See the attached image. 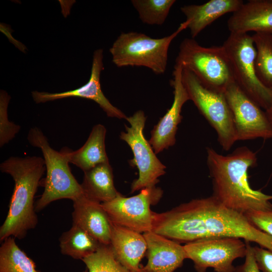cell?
Instances as JSON below:
<instances>
[{
  "label": "cell",
  "mask_w": 272,
  "mask_h": 272,
  "mask_svg": "<svg viewBox=\"0 0 272 272\" xmlns=\"http://www.w3.org/2000/svg\"><path fill=\"white\" fill-rule=\"evenodd\" d=\"M224 94L233 115L237 141L272 138V126L265 111L235 81L228 86Z\"/></svg>",
  "instance_id": "obj_12"
},
{
  "label": "cell",
  "mask_w": 272,
  "mask_h": 272,
  "mask_svg": "<svg viewBox=\"0 0 272 272\" xmlns=\"http://www.w3.org/2000/svg\"><path fill=\"white\" fill-rule=\"evenodd\" d=\"M83 272H88V270L87 269H85L84 271H83Z\"/></svg>",
  "instance_id": "obj_33"
},
{
  "label": "cell",
  "mask_w": 272,
  "mask_h": 272,
  "mask_svg": "<svg viewBox=\"0 0 272 272\" xmlns=\"http://www.w3.org/2000/svg\"><path fill=\"white\" fill-rule=\"evenodd\" d=\"M187 26L185 21L173 33L161 38L136 32L122 33L109 49L112 61L117 67L144 66L156 74H163L166 69L171 42Z\"/></svg>",
  "instance_id": "obj_5"
},
{
  "label": "cell",
  "mask_w": 272,
  "mask_h": 272,
  "mask_svg": "<svg viewBox=\"0 0 272 272\" xmlns=\"http://www.w3.org/2000/svg\"><path fill=\"white\" fill-rule=\"evenodd\" d=\"M245 242L247 246V251L245 256V261L242 265L236 267L234 272H261L255 261L253 247L250 245L249 242Z\"/></svg>",
  "instance_id": "obj_30"
},
{
  "label": "cell",
  "mask_w": 272,
  "mask_h": 272,
  "mask_svg": "<svg viewBox=\"0 0 272 272\" xmlns=\"http://www.w3.org/2000/svg\"><path fill=\"white\" fill-rule=\"evenodd\" d=\"M103 59V49L95 50L91 76L84 85L75 90L59 93L33 91L31 93L33 100L36 103H41L68 97L83 98L96 102L108 117L126 119V115L111 104L101 90L100 80L101 72L104 69Z\"/></svg>",
  "instance_id": "obj_14"
},
{
  "label": "cell",
  "mask_w": 272,
  "mask_h": 272,
  "mask_svg": "<svg viewBox=\"0 0 272 272\" xmlns=\"http://www.w3.org/2000/svg\"><path fill=\"white\" fill-rule=\"evenodd\" d=\"M256 48L255 70L260 81L272 89V35L254 33L252 36Z\"/></svg>",
  "instance_id": "obj_24"
},
{
  "label": "cell",
  "mask_w": 272,
  "mask_h": 272,
  "mask_svg": "<svg viewBox=\"0 0 272 272\" xmlns=\"http://www.w3.org/2000/svg\"><path fill=\"white\" fill-rule=\"evenodd\" d=\"M59 241L61 253L75 259L82 260L102 245L85 230L73 224L61 234Z\"/></svg>",
  "instance_id": "obj_22"
},
{
  "label": "cell",
  "mask_w": 272,
  "mask_h": 272,
  "mask_svg": "<svg viewBox=\"0 0 272 272\" xmlns=\"http://www.w3.org/2000/svg\"><path fill=\"white\" fill-rule=\"evenodd\" d=\"M82 260L88 272H131L116 259L110 245L102 244L96 252Z\"/></svg>",
  "instance_id": "obj_26"
},
{
  "label": "cell",
  "mask_w": 272,
  "mask_h": 272,
  "mask_svg": "<svg viewBox=\"0 0 272 272\" xmlns=\"http://www.w3.org/2000/svg\"><path fill=\"white\" fill-rule=\"evenodd\" d=\"M0 31L3 32L9 39L11 43H13L17 48L24 53L26 52V47L21 42L15 39L12 35L13 30L11 27L4 23L0 24Z\"/></svg>",
  "instance_id": "obj_31"
},
{
  "label": "cell",
  "mask_w": 272,
  "mask_h": 272,
  "mask_svg": "<svg viewBox=\"0 0 272 272\" xmlns=\"http://www.w3.org/2000/svg\"><path fill=\"white\" fill-rule=\"evenodd\" d=\"M182 70L181 64L174 65L173 78L170 81V84L174 89L172 105L151 132L149 142L156 154L168 149L175 144L178 125L182 118L181 114L182 106L190 100L182 82Z\"/></svg>",
  "instance_id": "obj_13"
},
{
  "label": "cell",
  "mask_w": 272,
  "mask_h": 272,
  "mask_svg": "<svg viewBox=\"0 0 272 272\" xmlns=\"http://www.w3.org/2000/svg\"><path fill=\"white\" fill-rule=\"evenodd\" d=\"M143 23L148 25L163 24L176 2L175 0H132Z\"/></svg>",
  "instance_id": "obj_25"
},
{
  "label": "cell",
  "mask_w": 272,
  "mask_h": 272,
  "mask_svg": "<svg viewBox=\"0 0 272 272\" xmlns=\"http://www.w3.org/2000/svg\"><path fill=\"white\" fill-rule=\"evenodd\" d=\"M10 96L5 91L0 92V147H2L12 140L21 127L10 121L8 117V107Z\"/></svg>",
  "instance_id": "obj_27"
},
{
  "label": "cell",
  "mask_w": 272,
  "mask_h": 272,
  "mask_svg": "<svg viewBox=\"0 0 272 272\" xmlns=\"http://www.w3.org/2000/svg\"><path fill=\"white\" fill-rule=\"evenodd\" d=\"M243 3L242 0H211L199 5H185L180 10L186 17L187 28L194 38L220 17L236 12Z\"/></svg>",
  "instance_id": "obj_19"
},
{
  "label": "cell",
  "mask_w": 272,
  "mask_h": 272,
  "mask_svg": "<svg viewBox=\"0 0 272 272\" xmlns=\"http://www.w3.org/2000/svg\"><path fill=\"white\" fill-rule=\"evenodd\" d=\"M271 35H272V34H271Z\"/></svg>",
  "instance_id": "obj_34"
},
{
  "label": "cell",
  "mask_w": 272,
  "mask_h": 272,
  "mask_svg": "<svg viewBox=\"0 0 272 272\" xmlns=\"http://www.w3.org/2000/svg\"><path fill=\"white\" fill-rule=\"evenodd\" d=\"M81 185L86 197L100 203L110 201L120 193L114 186L113 170L109 162L84 172Z\"/></svg>",
  "instance_id": "obj_21"
},
{
  "label": "cell",
  "mask_w": 272,
  "mask_h": 272,
  "mask_svg": "<svg viewBox=\"0 0 272 272\" xmlns=\"http://www.w3.org/2000/svg\"><path fill=\"white\" fill-rule=\"evenodd\" d=\"M182 79L190 100L214 128L222 148L229 150L237 140L233 115L224 93L206 87L184 68Z\"/></svg>",
  "instance_id": "obj_8"
},
{
  "label": "cell",
  "mask_w": 272,
  "mask_h": 272,
  "mask_svg": "<svg viewBox=\"0 0 272 272\" xmlns=\"http://www.w3.org/2000/svg\"><path fill=\"white\" fill-rule=\"evenodd\" d=\"M254 258L260 271L272 272V251L261 247H253Z\"/></svg>",
  "instance_id": "obj_29"
},
{
  "label": "cell",
  "mask_w": 272,
  "mask_h": 272,
  "mask_svg": "<svg viewBox=\"0 0 272 272\" xmlns=\"http://www.w3.org/2000/svg\"><path fill=\"white\" fill-rule=\"evenodd\" d=\"M207 153L213 196L227 207L244 214L251 211L272 210V195L253 189L248 182V169L257 163L254 152L243 146L227 155L210 147Z\"/></svg>",
  "instance_id": "obj_2"
},
{
  "label": "cell",
  "mask_w": 272,
  "mask_h": 272,
  "mask_svg": "<svg viewBox=\"0 0 272 272\" xmlns=\"http://www.w3.org/2000/svg\"><path fill=\"white\" fill-rule=\"evenodd\" d=\"M175 64L192 72L206 87L224 93L234 81L226 52L222 46L204 47L194 38L180 43Z\"/></svg>",
  "instance_id": "obj_6"
},
{
  "label": "cell",
  "mask_w": 272,
  "mask_h": 272,
  "mask_svg": "<svg viewBox=\"0 0 272 272\" xmlns=\"http://www.w3.org/2000/svg\"><path fill=\"white\" fill-rule=\"evenodd\" d=\"M106 133L105 126L97 124L92 128L87 140L80 149L72 151L65 148L69 162L84 172L99 164L108 162L105 145Z\"/></svg>",
  "instance_id": "obj_20"
},
{
  "label": "cell",
  "mask_w": 272,
  "mask_h": 272,
  "mask_svg": "<svg viewBox=\"0 0 272 272\" xmlns=\"http://www.w3.org/2000/svg\"><path fill=\"white\" fill-rule=\"evenodd\" d=\"M110 246L116 259L131 272H144L141 261L146 254V239L140 233L110 222Z\"/></svg>",
  "instance_id": "obj_16"
},
{
  "label": "cell",
  "mask_w": 272,
  "mask_h": 272,
  "mask_svg": "<svg viewBox=\"0 0 272 272\" xmlns=\"http://www.w3.org/2000/svg\"><path fill=\"white\" fill-rule=\"evenodd\" d=\"M147 245L144 272H173L181 267L186 255L180 243L153 231L143 234Z\"/></svg>",
  "instance_id": "obj_15"
},
{
  "label": "cell",
  "mask_w": 272,
  "mask_h": 272,
  "mask_svg": "<svg viewBox=\"0 0 272 272\" xmlns=\"http://www.w3.org/2000/svg\"><path fill=\"white\" fill-rule=\"evenodd\" d=\"M27 140L31 145L41 150L46 171L44 191L35 203L36 212L54 201L61 199L74 201L84 195L81 184L71 172L65 148L59 152L53 149L42 131L36 127L30 129Z\"/></svg>",
  "instance_id": "obj_4"
},
{
  "label": "cell",
  "mask_w": 272,
  "mask_h": 272,
  "mask_svg": "<svg viewBox=\"0 0 272 272\" xmlns=\"http://www.w3.org/2000/svg\"><path fill=\"white\" fill-rule=\"evenodd\" d=\"M244 215L253 226L272 237V210L251 211Z\"/></svg>",
  "instance_id": "obj_28"
},
{
  "label": "cell",
  "mask_w": 272,
  "mask_h": 272,
  "mask_svg": "<svg viewBox=\"0 0 272 272\" xmlns=\"http://www.w3.org/2000/svg\"><path fill=\"white\" fill-rule=\"evenodd\" d=\"M126 120L130 126L125 125L126 131H122L120 139L130 148L133 158L129 161V165L136 167L139 177L131 184V192L147 187L155 186L159 182L158 178L165 174L166 167L156 155L151 145L144 135L146 117L142 110L136 111Z\"/></svg>",
  "instance_id": "obj_9"
},
{
  "label": "cell",
  "mask_w": 272,
  "mask_h": 272,
  "mask_svg": "<svg viewBox=\"0 0 272 272\" xmlns=\"http://www.w3.org/2000/svg\"><path fill=\"white\" fill-rule=\"evenodd\" d=\"M222 46L228 57L235 83L264 111L272 105V89L259 80L255 70L256 48L252 36L230 33Z\"/></svg>",
  "instance_id": "obj_7"
},
{
  "label": "cell",
  "mask_w": 272,
  "mask_h": 272,
  "mask_svg": "<svg viewBox=\"0 0 272 272\" xmlns=\"http://www.w3.org/2000/svg\"><path fill=\"white\" fill-rule=\"evenodd\" d=\"M265 111L269 120V121L272 126V105L267 110Z\"/></svg>",
  "instance_id": "obj_32"
},
{
  "label": "cell",
  "mask_w": 272,
  "mask_h": 272,
  "mask_svg": "<svg viewBox=\"0 0 272 272\" xmlns=\"http://www.w3.org/2000/svg\"><path fill=\"white\" fill-rule=\"evenodd\" d=\"M163 193L160 187H147L131 197L120 193L101 205L111 223L144 234L152 231L153 211L150 206L156 205Z\"/></svg>",
  "instance_id": "obj_10"
},
{
  "label": "cell",
  "mask_w": 272,
  "mask_h": 272,
  "mask_svg": "<svg viewBox=\"0 0 272 272\" xmlns=\"http://www.w3.org/2000/svg\"><path fill=\"white\" fill-rule=\"evenodd\" d=\"M0 272H40L34 261L9 237L0 247Z\"/></svg>",
  "instance_id": "obj_23"
},
{
  "label": "cell",
  "mask_w": 272,
  "mask_h": 272,
  "mask_svg": "<svg viewBox=\"0 0 272 272\" xmlns=\"http://www.w3.org/2000/svg\"><path fill=\"white\" fill-rule=\"evenodd\" d=\"M183 246L197 272H206L209 267L216 272H234L233 261L245 257L247 251L246 242L234 237L202 239Z\"/></svg>",
  "instance_id": "obj_11"
},
{
  "label": "cell",
  "mask_w": 272,
  "mask_h": 272,
  "mask_svg": "<svg viewBox=\"0 0 272 272\" xmlns=\"http://www.w3.org/2000/svg\"><path fill=\"white\" fill-rule=\"evenodd\" d=\"M73 224L78 226L103 245H110L111 225L101 203L84 195L73 201Z\"/></svg>",
  "instance_id": "obj_17"
},
{
  "label": "cell",
  "mask_w": 272,
  "mask_h": 272,
  "mask_svg": "<svg viewBox=\"0 0 272 272\" xmlns=\"http://www.w3.org/2000/svg\"><path fill=\"white\" fill-rule=\"evenodd\" d=\"M230 33L272 34V0H250L229 18Z\"/></svg>",
  "instance_id": "obj_18"
},
{
  "label": "cell",
  "mask_w": 272,
  "mask_h": 272,
  "mask_svg": "<svg viewBox=\"0 0 272 272\" xmlns=\"http://www.w3.org/2000/svg\"><path fill=\"white\" fill-rule=\"evenodd\" d=\"M2 172L15 182L6 219L0 228V240L9 237L21 239L38 224L34 197L46 170L43 158L11 157L0 165Z\"/></svg>",
  "instance_id": "obj_3"
},
{
  "label": "cell",
  "mask_w": 272,
  "mask_h": 272,
  "mask_svg": "<svg viewBox=\"0 0 272 272\" xmlns=\"http://www.w3.org/2000/svg\"><path fill=\"white\" fill-rule=\"evenodd\" d=\"M152 231L179 243L213 238L234 237L272 251V237L258 229L245 215L212 195L192 199L158 213L153 212Z\"/></svg>",
  "instance_id": "obj_1"
}]
</instances>
